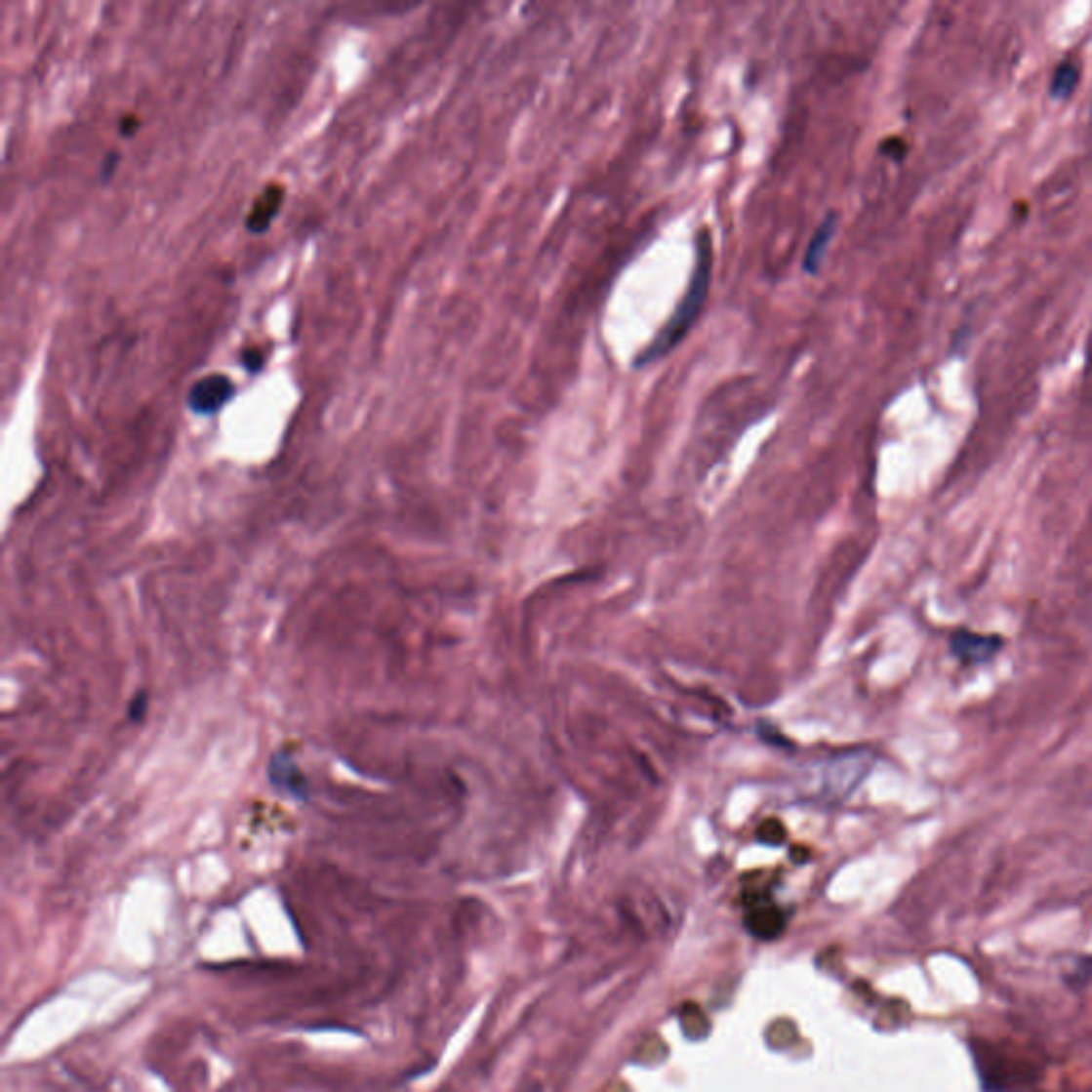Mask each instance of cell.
<instances>
[{"label": "cell", "instance_id": "obj_8", "mask_svg": "<svg viewBox=\"0 0 1092 1092\" xmlns=\"http://www.w3.org/2000/svg\"><path fill=\"white\" fill-rule=\"evenodd\" d=\"M1079 82V68L1073 62H1063L1056 66V71L1052 75V82H1050V95L1052 99H1059V101H1067L1069 97L1073 95L1075 88Z\"/></svg>", "mask_w": 1092, "mask_h": 1092}, {"label": "cell", "instance_id": "obj_2", "mask_svg": "<svg viewBox=\"0 0 1092 1092\" xmlns=\"http://www.w3.org/2000/svg\"><path fill=\"white\" fill-rule=\"evenodd\" d=\"M235 397V383L224 374H210L194 383L186 404L194 414H216Z\"/></svg>", "mask_w": 1092, "mask_h": 1092}, {"label": "cell", "instance_id": "obj_11", "mask_svg": "<svg viewBox=\"0 0 1092 1092\" xmlns=\"http://www.w3.org/2000/svg\"><path fill=\"white\" fill-rule=\"evenodd\" d=\"M239 363L244 365V370L248 374H259L263 370V365H265V352L257 346H246L239 354Z\"/></svg>", "mask_w": 1092, "mask_h": 1092}, {"label": "cell", "instance_id": "obj_12", "mask_svg": "<svg viewBox=\"0 0 1092 1092\" xmlns=\"http://www.w3.org/2000/svg\"><path fill=\"white\" fill-rule=\"evenodd\" d=\"M120 163V154L118 152H109L107 158L102 160V167H101V182H109V178L116 174V167Z\"/></svg>", "mask_w": 1092, "mask_h": 1092}, {"label": "cell", "instance_id": "obj_14", "mask_svg": "<svg viewBox=\"0 0 1092 1092\" xmlns=\"http://www.w3.org/2000/svg\"><path fill=\"white\" fill-rule=\"evenodd\" d=\"M525 1092H540V1086H534V1088H530V1090H525Z\"/></svg>", "mask_w": 1092, "mask_h": 1092}, {"label": "cell", "instance_id": "obj_6", "mask_svg": "<svg viewBox=\"0 0 1092 1092\" xmlns=\"http://www.w3.org/2000/svg\"><path fill=\"white\" fill-rule=\"evenodd\" d=\"M834 231H836V218L832 214L826 216L822 224L815 228V233L809 241V248H807V252H804V269H807L809 273H815L820 269L826 250H828V246H830V241L834 237Z\"/></svg>", "mask_w": 1092, "mask_h": 1092}, {"label": "cell", "instance_id": "obj_7", "mask_svg": "<svg viewBox=\"0 0 1092 1092\" xmlns=\"http://www.w3.org/2000/svg\"><path fill=\"white\" fill-rule=\"evenodd\" d=\"M679 1020H681V1029H683L687 1039L703 1041L707 1034L710 1032V1022L705 1016V1011L700 1009L696 1003H685L679 1011Z\"/></svg>", "mask_w": 1092, "mask_h": 1092}, {"label": "cell", "instance_id": "obj_10", "mask_svg": "<svg viewBox=\"0 0 1092 1092\" xmlns=\"http://www.w3.org/2000/svg\"><path fill=\"white\" fill-rule=\"evenodd\" d=\"M796 1037V1029L789 1025V1022H775L773 1027L768 1031V1039L770 1043L775 1045V1048H786Z\"/></svg>", "mask_w": 1092, "mask_h": 1092}, {"label": "cell", "instance_id": "obj_3", "mask_svg": "<svg viewBox=\"0 0 1092 1092\" xmlns=\"http://www.w3.org/2000/svg\"><path fill=\"white\" fill-rule=\"evenodd\" d=\"M1005 642L1001 636L980 634V631L958 629L950 638V651L953 658L967 666H982L991 662L996 653H1001Z\"/></svg>", "mask_w": 1092, "mask_h": 1092}, {"label": "cell", "instance_id": "obj_5", "mask_svg": "<svg viewBox=\"0 0 1092 1092\" xmlns=\"http://www.w3.org/2000/svg\"><path fill=\"white\" fill-rule=\"evenodd\" d=\"M745 926L749 933L762 941H773L781 937L786 930V915L781 913L773 905H753V910L747 913Z\"/></svg>", "mask_w": 1092, "mask_h": 1092}, {"label": "cell", "instance_id": "obj_13", "mask_svg": "<svg viewBox=\"0 0 1092 1092\" xmlns=\"http://www.w3.org/2000/svg\"><path fill=\"white\" fill-rule=\"evenodd\" d=\"M137 129H140V118L126 116V118L120 120V133H122L124 137H133V135L137 133Z\"/></svg>", "mask_w": 1092, "mask_h": 1092}, {"label": "cell", "instance_id": "obj_4", "mask_svg": "<svg viewBox=\"0 0 1092 1092\" xmlns=\"http://www.w3.org/2000/svg\"><path fill=\"white\" fill-rule=\"evenodd\" d=\"M282 203H284V188L280 183H269V186L263 190L255 205H252V210L246 218V228L250 233H265L267 228L271 226L273 218L278 216V212L282 210Z\"/></svg>", "mask_w": 1092, "mask_h": 1092}, {"label": "cell", "instance_id": "obj_1", "mask_svg": "<svg viewBox=\"0 0 1092 1092\" xmlns=\"http://www.w3.org/2000/svg\"><path fill=\"white\" fill-rule=\"evenodd\" d=\"M712 275V239L707 228L698 233L696 237V265L692 280H689V289L681 299L676 312L668 318V323L662 327L658 336L653 338L649 346L640 352L638 365H649L653 361H660L662 356L668 354L674 346H679V342L687 336L689 329L696 323L698 314L703 312V305L707 302L708 286Z\"/></svg>", "mask_w": 1092, "mask_h": 1092}, {"label": "cell", "instance_id": "obj_9", "mask_svg": "<svg viewBox=\"0 0 1092 1092\" xmlns=\"http://www.w3.org/2000/svg\"><path fill=\"white\" fill-rule=\"evenodd\" d=\"M757 841H762L766 845H781L788 838V830L784 822H779L777 818H768L764 820L760 826H757Z\"/></svg>", "mask_w": 1092, "mask_h": 1092}]
</instances>
